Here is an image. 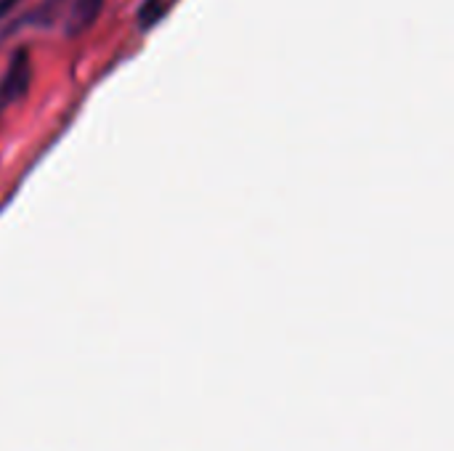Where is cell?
<instances>
[{"instance_id":"obj_1","label":"cell","mask_w":454,"mask_h":451,"mask_svg":"<svg viewBox=\"0 0 454 451\" xmlns=\"http://www.w3.org/2000/svg\"><path fill=\"white\" fill-rule=\"evenodd\" d=\"M29 77H32V64H29V53L27 48H16L11 61H8V69L0 80V112L19 101L27 90H29Z\"/></svg>"},{"instance_id":"obj_2","label":"cell","mask_w":454,"mask_h":451,"mask_svg":"<svg viewBox=\"0 0 454 451\" xmlns=\"http://www.w3.org/2000/svg\"><path fill=\"white\" fill-rule=\"evenodd\" d=\"M101 5L104 0H72L67 8V19H64V35L80 37L82 32H88L98 19Z\"/></svg>"},{"instance_id":"obj_3","label":"cell","mask_w":454,"mask_h":451,"mask_svg":"<svg viewBox=\"0 0 454 451\" xmlns=\"http://www.w3.org/2000/svg\"><path fill=\"white\" fill-rule=\"evenodd\" d=\"M165 11H168V0H144L141 3V8H138V27L141 29H149V27H154L162 16H165Z\"/></svg>"},{"instance_id":"obj_4","label":"cell","mask_w":454,"mask_h":451,"mask_svg":"<svg viewBox=\"0 0 454 451\" xmlns=\"http://www.w3.org/2000/svg\"><path fill=\"white\" fill-rule=\"evenodd\" d=\"M16 3H19V0H0V19H3V16H5Z\"/></svg>"}]
</instances>
